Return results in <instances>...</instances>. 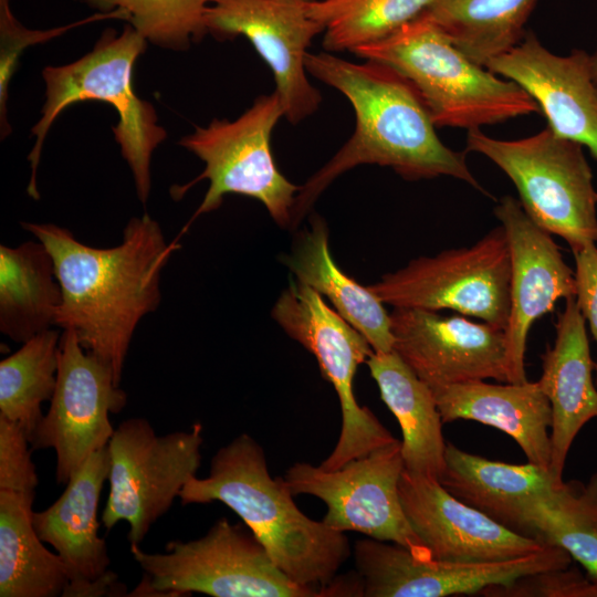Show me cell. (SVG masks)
<instances>
[{"label": "cell", "mask_w": 597, "mask_h": 597, "mask_svg": "<svg viewBox=\"0 0 597 597\" xmlns=\"http://www.w3.org/2000/svg\"><path fill=\"white\" fill-rule=\"evenodd\" d=\"M52 256L62 292L55 325L75 332L90 354L107 364L121 385L124 363L139 321L160 301V272L177 239L167 243L148 214L132 218L113 248L80 242L52 223L23 222Z\"/></svg>", "instance_id": "cell-2"}, {"label": "cell", "mask_w": 597, "mask_h": 597, "mask_svg": "<svg viewBox=\"0 0 597 597\" xmlns=\"http://www.w3.org/2000/svg\"><path fill=\"white\" fill-rule=\"evenodd\" d=\"M353 52L407 77L436 127L470 130L540 112L524 88L473 62L423 13Z\"/></svg>", "instance_id": "cell-4"}, {"label": "cell", "mask_w": 597, "mask_h": 597, "mask_svg": "<svg viewBox=\"0 0 597 597\" xmlns=\"http://www.w3.org/2000/svg\"><path fill=\"white\" fill-rule=\"evenodd\" d=\"M538 0H433L426 14L469 59L485 64L514 48Z\"/></svg>", "instance_id": "cell-28"}, {"label": "cell", "mask_w": 597, "mask_h": 597, "mask_svg": "<svg viewBox=\"0 0 597 597\" xmlns=\"http://www.w3.org/2000/svg\"><path fill=\"white\" fill-rule=\"evenodd\" d=\"M285 263L296 281L328 298L334 310L365 336L374 352L392 350L390 315L368 286L339 269L329 250L323 218L313 216L310 227L298 232Z\"/></svg>", "instance_id": "cell-25"}, {"label": "cell", "mask_w": 597, "mask_h": 597, "mask_svg": "<svg viewBox=\"0 0 597 597\" xmlns=\"http://www.w3.org/2000/svg\"><path fill=\"white\" fill-rule=\"evenodd\" d=\"M271 316L314 355L323 377L338 396L341 433L331 454L320 464L323 469H339L397 440L369 408L356 401V370L374 353L363 334L329 307L320 293L297 281H291L281 293Z\"/></svg>", "instance_id": "cell-9"}, {"label": "cell", "mask_w": 597, "mask_h": 597, "mask_svg": "<svg viewBox=\"0 0 597 597\" xmlns=\"http://www.w3.org/2000/svg\"><path fill=\"white\" fill-rule=\"evenodd\" d=\"M282 116L283 107L274 91L259 96L235 121L213 119L180 140L182 147L205 163V169L190 182L172 187L174 199H180L198 181L209 180L202 202L181 234L196 218L218 209L229 193L256 199L279 226L290 227L301 186L283 176L272 154V132Z\"/></svg>", "instance_id": "cell-8"}, {"label": "cell", "mask_w": 597, "mask_h": 597, "mask_svg": "<svg viewBox=\"0 0 597 597\" xmlns=\"http://www.w3.org/2000/svg\"><path fill=\"white\" fill-rule=\"evenodd\" d=\"M90 7L123 13L147 41L169 49H185L206 33L205 17L211 0H84Z\"/></svg>", "instance_id": "cell-32"}, {"label": "cell", "mask_w": 597, "mask_h": 597, "mask_svg": "<svg viewBox=\"0 0 597 597\" xmlns=\"http://www.w3.org/2000/svg\"><path fill=\"white\" fill-rule=\"evenodd\" d=\"M392 349L430 389L494 379L509 383L505 328L434 311L395 307Z\"/></svg>", "instance_id": "cell-16"}, {"label": "cell", "mask_w": 597, "mask_h": 597, "mask_svg": "<svg viewBox=\"0 0 597 597\" xmlns=\"http://www.w3.org/2000/svg\"><path fill=\"white\" fill-rule=\"evenodd\" d=\"M165 553H147L130 545L144 572L132 596L318 597L323 590L296 584L271 559L243 524L227 517L190 541H170Z\"/></svg>", "instance_id": "cell-7"}, {"label": "cell", "mask_w": 597, "mask_h": 597, "mask_svg": "<svg viewBox=\"0 0 597 597\" xmlns=\"http://www.w3.org/2000/svg\"><path fill=\"white\" fill-rule=\"evenodd\" d=\"M284 478L269 473L263 448L241 433L213 454L209 474L182 488V505L214 501L230 507L264 546L274 564L298 585L323 590L350 556L344 532L304 514Z\"/></svg>", "instance_id": "cell-3"}, {"label": "cell", "mask_w": 597, "mask_h": 597, "mask_svg": "<svg viewBox=\"0 0 597 597\" xmlns=\"http://www.w3.org/2000/svg\"><path fill=\"white\" fill-rule=\"evenodd\" d=\"M27 432L0 415V490L35 492L39 484Z\"/></svg>", "instance_id": "cell-34"}, {"label": "cell", "mask_w": 597, "mask_h": 597, "mask_svg": "<svg viewBox=\"0 0 597 597\" xmlns=\"http://www.w3.org/2000/svg\"><path fill=\"white\" fill-rule=\"evenodd\" d=\"M50 402L30 447L54 450L55 480L66 484L93 452L107 447L115 431L109 416L124 409L127 395L112 368L87 353L74 331L63 329Z\"/></svg>", "instance_id": "cell-13"}, {"label": "cell", "mask_w": 597, "mask_h": 597, "mask_svg": "<svg viewBox=\"0 0 597 597\" xmlns=\"http://www.w3.org/2000/svg\"><path fill=\"white\" fill-rule=\"evenodd\" d=\"M485 67L517 83L538 105L549 126L564 138L587 147L597 159V87L591 78L589 53L573 49L558 55L533 32Z\"/></svg>", "instance_id": "cell-19"}, {"label": "cell", "mask_w": 597, "mask_h": 597, "mask_svg": "<svg viewBox=\"0 0 597 597\" xmlns=\"http://www.w3.org/2000/svg\"><path fill=\"white\" fill-rule=\"evenodd\" d=\"M556 337L542 355V376L537 380L552 408L551 460L548 470L563 483L566 459L576 436L597 418V386L583 316L575 296L565 300V308L555 323Z\"/></svg>", "instance_id": "cell-21"}, {"label": "cell", "mask_w": 597, "mask_h": 597, "mask_svg": "<svg viewBox=\"0 0 597 597\" xmlns=\"http://www.w3.org/2000/svg\"><path fill=\"white\" fill-rule=\"evenodd\" d=\"M583 147L549 126L512 140L470 129L465 140V151L493 161L514 184L528 217L572 252L597 242V191Z\"/></svg>", "instance_id": "cell-6"}, {"label": "cell", "mask_w": 597, "mask_h": 597, "mask_svg": "<svg viewBox=\"0 0 597 597\" xmlns=\"http://www.w3.org/2000/svg\"><path fill=\"white\" fill-rule=\"evenodd\" d=\"M356 573L364 597H444L480 594L521 577L570 566L561 547L494 563L462 564L420 558L395 543L365 538L354 545Z\"/></svg>", "instance_id": "cell-15"}, {"label": "cell", "mask_w": 597, "mask_h": 597, "mask_svg": "<svg viewBox=\"0 0 597 597\" xmlns=\"http://www.w3.org/2000/svg\"><path fill=\"white\" fill-rule=\"evenodd\" d=\"M589 67L591 78L597 87V48L591 54H589Z\"/></svg>", "instance_id": "cell-36"}, {"label": "cell", "mask_w": 597, "mask_h": 597, "mask_svg": "<svg viewBox=\"0 0 597 597\" xmlns=\"http://www.w3.org/2000/svg\"><path fill=\"white\" fill-rule=\"evenodd\" d=\"M399 494L409 524L433 559L494 563L524 557L546 547L461 502L439 481L426 475L404 470Z\"/></svg>", "instance_id": "cell-18"}, {"label": "cell", "mask_w": 597, "mask_h": 597, "mask_svg": "<svg viewBox=\"0 0 597 597\" xmlns=\"http://www.w3.org/2000/svg\"><path fill=\"white\" fill-rule=\"evenodd\" d=\"M202 443L200 422L187 431L159 436L145 418L122 421L107 444L109 492L103 526L109 531L125 521L129 545H139L179 498L184 485L196 476Z\"/></svg>", "instance_id": "cell-10"}, {"label": "cell", "mask_w": 597, "mask_h": 597, "mask_svg": "<svg viewBox=\"0 0 597 597\" xmlns=\"http://www.w3.org/2000/svg\"><path fill=\"white\" fill-rule=\"evenodd\" d=\"M366 364L381 400L400 426L405 470L439 481L447 443L432 390L394 349L374 352Z\"/></svg>", "instance_id": "cell-24"}, {"label": "cell", "mask_w": 597, "mask_h": 597, "mask_svg": "<svg viewBox=\"0 0 597 597\" xmlns=\"http://www.w3.org/2000/svg\"><path fill=\"white\" fill-rule=\"evenodd\" d=\"M146 42L130 24L118 35L114 30H106L83 57L67 65L44 69L46 100L42 116L31 130L36 136L29 155L32 177L28 191L31 197L39 198L36 167L43 140L55 118L72 104L104 101L118 113L119 121L113 133L132 169L137 196L146 203L150 191L151 154L166 138L165 129L157 124L155 108L137 97L132 86L133 66Z\"/></svg>", "instance_id": "cell-5"}, {"label": "cell", "mask_w": 597, "mask_h": 597, "mask_svg": "<svg viewBox=\"0 0 597 597\" xmlns=\"http://www.w3.org/2000/svg\"><path fill=\"white\" fill-rule=\"evenodd\" d=\"M439 483L461 502L531 537L532 507L562 485L547 468L490 460L447 443ZM533 538V537H532Z\"/></svg>", "instance_id": "cell-22"}, {"label": "cell", "mask_w": 597, "mask_h": 597, "mask_svg": "<svg viewBox=\"0 0 597 597\" xmlns=\"http://www.w3.org/2000/svg\"><path fill=\"white\" fill-rule=\"evenodd\" d=\"M107 447L93 452L49 507L33 512L32 523L42 542L63 561L69 576L64 597H80L83 589L107 573L111 558L98 535L97 509L108 479Z\"/></svg>", "instance_id": "cell-20"}, {"label": "cell", "mask_w": 597, "mask_h": 597, "mask_svg": "<svg viewBox=\"0 0 597 597\" xmlns=\"http://www.w3.org/2000/svg\"><path fill=\"white\" fill-rule=\"evenodd\" d=\"M62 292L43 243L0 247V331L24 343L55 325Z\"/></svg>", "instance_id": "cell-26"}, {"label": "cell", "mask_w": 597, "mask_h": 597, "mask_svg": "<svg viewBox=\"0 0 597 597\" xmlns=\"http://www.w3.org/2000/svg\"><path fill=\"white\" fill-rule=\"evenodd\" d=\"M305 67L346 96L356 126L343 147L301 186L290 229L338 176L360 165L390 167L409 181L453 177L490 196L471 172L467 151L452 150L440 140L418 91L399 71L373 60L346 61L326 51L307 53Z\"/></svg>", "instance_id": "cell-1"}, {"label": "cell", "mask_w": 597, "mask_h": 597, "mask_svg": "<svg viewBox=\"0 0 597 597\" xmlns=\"http://www.w3.org/2000/svg\"><path fill=\"white\" fill-rule=\"evenodd\" d=\"M575 259V298L597 343V245L589 243L573 251ZM597 386V362L595 363Z\"/></svg>", "instance_id": "cell-35"}, {"label": "cell", "mask_w": 597, "mask_h": 597, "mask_svg": "<svg viewBox=\"0 0 597 597\" xmlns=\"http://www.w3.org/2000/svg\"><path fill=\"white\" fill-rule=\"evenodd\" d=\"M431 390L443 423L464 419L496 428L519 444L528 462L548 469L552 408L538 381L473 380Z\"/></svg>", "instance_id": "cell-23"}, {"label": "cell", "mask_w": 597, "mask_h": 597, "mask_svg": "<svg viewBox=\"0 0 597 597\" xmlns=\"http://www.w3.org/2000/svg\"><path fill=\"white\" fill-rule=\"evenodd\" d=\"M61 334L50 328L22 343L0 363V415L17 422L29 441L56 385Z\"/></svg>", "instance_id": "cell-30"}, {"label": "cell", "mask_w": 597, "mask_h": 597, "mask_svg": "<svg viewBox=\"0 0 597 597\" xmlns=\"http://www.w3.org/2000/svg\"><path fill=\"white\" fill-rule=\"evenodd\" d=\"M493 212L510 249L509 383L521 384L527 381L524 357L530 329L557 301L575 296V272L552 234L528 217L520 200L504 196Z\"/></svg>", "instance_id": "cell-17"}, {"label": "cell", "mask_w": 597, "mask_h": 597, "mask_svg": "<svg viewBox=\"0 0 597 597\" xmlns=\"http://www.w3.org/2000/svg\"><path fill=\"white\" fill-rule=\"evenodd\" d=\"M35 492L0 490V597L63 596L66 567L33 523Z\"/></svg>", "instance_id": "cell-27"}, {"label": "cell", "mask_w": 597, "mask_h": 597, "mask_svg": "<svg viewBox=\"0 0 597 597\" xmlns=\"http://www.w3.org/2000/svg\"><path fill=\"white\" fill-rule=\"evenodd\" d=\"M306 1H312V0H306Z\"/></svg>", "instance_id": "cell-37"}, {"label": "cell", "mask_w": 597, "mask_h": 597, "mask_svg": "<svg viewBox=\"0 0 597 597\" xmlns=\"http://www.w3.org/2000/svg\"><path fill=\"white\" fill-rule=\"evenodd\" d=\"M306 0H211L205 24L217 39L247 38L275 80L284 117L297 124L317 111L320 91L306 77L305 57L323 27Z\"/></svg>", "instance_id": "cell-14"}, {"label": "cell", "mask_w": 597, "mask_h": 597, "mask_svg": "<svg viewBox=\"0 0 597 597\" xmlns=\"http://www.w3.org/2000/svg\"><path fill=\"white\" fill-rule=\"evenodd\" d=\"M433 0H312L307 14L323 27L326 52H353L420 15Z\"/></svg>", "instance_id": "cell-31"}, {"label": "cell", "mask_w": 597, "mask_h": 597, "mask_svg": "<svg viewBox=\"0 0 597 597\" xmlns=\"http://www.w3.org/2000/svg\"><path fill=\"white\" fill-rule=\"evenodd\" d=\"M404 470L401 441L397 439L336 470L296 462L283 478L293 495H313L326 504L322 521L329 528L359 532L404 546L417 557L431 558L401 504Z\"/></svg>", "instance_id": "cell-12"}, {"label": "cell", "mask_w": 597, "mask_h": 597, "mask_svg": "<svg viewBox=\"0 0 597 597\" xmlns=\"http://www.w3.org/2000/svg\"><path fill=\"white\" fill-rule=\"evenodd\" d=\"M531 537L567 552L585 570L597 596V472L586 483L565 482L528 515Z\"/></svg>", "instance_id": "cell-29"}, {"label": "cell", "mask_w": 597, "mask_h": 597, "mask_svg": "<svg viewBox=\"0 0 597 597\" xmlns=\"http://www.w3.org/2000/svg\"><path fill=\"white\" fill-rule=\"evenodd\" d=\"M510 273L509 242L500 224L470 247L413 259L368 289L394 308L452 310L506 329Z\"/></svg>", "instance_id": "cell-11"}, {"label": "cell", "mask_w": 597, "mask_h": 597, "mask_svg": "<svg viewBox=\"0 0 597 597\" xmlns=\"http://www.w3.org/2000/svg\"><path fill=\"white\" fill-rule=\"evenodd\" d=\"M479 595L491 597H597L587 576L572 566L524 576L507 585L491 586Z\"/></svg>", "instance_id": "cell-33"}]
</instances>
